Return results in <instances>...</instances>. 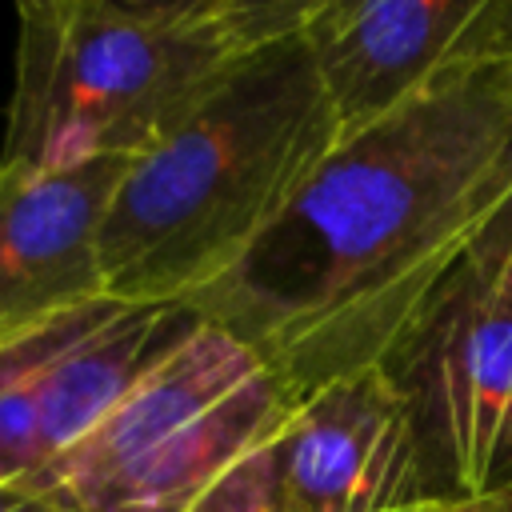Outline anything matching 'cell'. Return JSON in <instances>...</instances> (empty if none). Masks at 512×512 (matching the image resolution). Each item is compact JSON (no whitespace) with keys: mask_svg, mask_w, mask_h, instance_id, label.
I'll return each mask as SVG.
<instances>
[{"mask_svg":"<svg viewBox=\"0 0 512 512\" xmlns=\"http://www.w3.org/2000/svg\"><path fill=\"white\" fill-rule=\"evenodd\" d=\"M508 508H512V496H508Z\"/></svg>","mask_w":512,"mask_h":512,"instance_id":"13","label":"cell"},{"mask_svg":"<svg viewBox=\"0 0 512 512\" xmlns=\"http://www.w3.org/2000/svg\"><path fill=\"white\" fill-rule=\"evenodd\" d=\"M436 512H512V508H508V500L484 496V500H456V504H440Z\"/></svg>","mask_w":512,"mask_h":512,"instance_id":"12","label":"cell"},{"mask_svg":"<svg viewBox=\"0 0 512 512\" xmlns=\"http://www.w3.org/2000/svg\"><path fill=\"white\" fill-rule=\"evenodd\" d=\"M512 180V60L340 136L272 228L184 308L300 396L376 368Z\"/></svg>","mask_w":512,"mask_h":512,"instance_id":"1","label":"cell"},{"mask_svg":"<svg viewBox=\"0 0 512 512\" xmlns=\"http://www.w3.org/2000/svg\"><path fill=\"white\" fill-rule=\"evenodd\" d=\"M128 160L0 168V352L104 300L100 224Z\"/></svg>","mask_w":512,"mask_h":512,"instance_id":"9","label":"cell"},{"mask_svg":"<svg viewBox=\"0 0 512 512\" xmlns=\"http://www.w3.org/2000/svg\"><path fill=\"white\" fill-rule=\"evenodd\" d=\"M376 368L440 504L512 496V284L468 248Z\"/></svg>","mask_w":512,"mask_h":512,"instance_id":"5","label":"cell"},{"mask_svg":"<svg viewBox=\"0 0 512 512\" xmlns=\"http://www.w3.org/2000/svg\"><path fill=\"white\" fill-rule=\"evenodd\" d=\"M200 320L184 304H84L0 352V484H32Z\"/></svg>","mask_w":512,"mask_h":512,"instance_id":"7","label":"cell"},{"mask_svg":"<svg viewBox=\"0 0 512 512\" xmlns=\"http://www.w3.org/2000/svg\"><path fill=\"white\" fill-rule=\"evenodd\" d=\"M476 260H484L504 284H512V180L504 184L500 200L492 204L488 220L480 224L476 240L468 244Z\"/></svg>","mask_w":512,"mask_h":512,"instance_id":"10","label":"cell"},{"mask_svg":"<svg viewBox=\"0 0 512 512\" xmlns=\"http://www.w3.org/2000/svg\"><path fill=\"white\" fill-rule=\"evenodd\" d=\"M336 140L300 28L248 52L124 164L100 224L104 292L120 304H188L272 228Z\"/></svg>","mask_w":512,"mask_h":512,"instance_id":"2","label":"cell"},{"mask_svg":"<svg viewBox=\"0 0 512 512\" xmlns=\"http://www.w3.org/2000/svg\"><path fill=\"white\" fill-rule=\"evenodd\" d=\"M292 400L260 352L200 320L28 488L64 512H192Z\"/></svg>","mask_w":512,"mask_h":512,"instance_id":"4","label":"cell"},{"mask_svg":"<svg viewBox=\"0 0 512 512\" xmlns=\"http://www.w3.org/2000/svg\"><path fill=\"white\" fill-rule=\"evenodd\" d=\"M420 452L380 368H360L292 408L192 512H436Z\"/></svg>","mask_w":512,"mask_h":512,"instance_id":"6","label":"cell"},{"mask_svg":"<svg viewBox=\"0 0 512 512\" xmlns=\"http://www.w3.org/2000/svg\"><path fill=\"white\" fill-rule=\"evenodd\" d=\"M300 40L352 136L460 68L512 60V0H308Z\"/></svg>","mask_w":512,"mask_h":512,"instance_id":"8","label":"cell"},{"mask_svg":"<svg viewBox=\"0 0 512 512\" xmlns=\"http://www.w3.org/2000/svg\"><path fill=\"white\" fill-rule=\"evenodd\" d=\"M0 512H64V508L28 484H0Z\"/></svg>","mask_w":512,"mask_h":512,"instance_id":"11","label":"cell"},{"mask_svg":"<svg viewBox=\"0 0 512 512\" xmlns=\"http://www.w3.org/2000/svg\"><path fill=\"white\" fill-rule=\"evenodd\" d=\"M308 0H20L0 168L136 160Z\"/></svg>","mask_w":512,"mask_h":512,"instance_id":"3","label":"cell"}]
</instances>
